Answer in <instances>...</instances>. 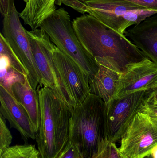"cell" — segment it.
Returning <instances> with one entry per match:
<instances>
[{
	"mask_svg": "<svg viewBox=\"0 0 157 158\" xmlns=\"http://www.w3.org/2000/svg\"><path fill=\"white\" fill-rule=\"evenodd\" d=\"M73 23L78 39L87 51L95 58H112L121 73L130 65L147 58L124 34L89 14L76 18Z\"/></svg>",
	"mask_w": 157,
	"mask_h": 158,
	"instance_id": "obj_1",
	"label": "cell"
},
{
	"mask_svg": "<svg viewBox=\"0 0 157 158\" xmlns=\"http://www.w3.org/2000/svg\"><path fill=\"white\" fill-rule=\"evenodd\" d=\"M37 93L41 123L36 140L41 158H57L69 141V124L73 108L56 93L41 85Z\"/></svg>",
	"mask_w": 157,
	"mask_h": 158,
	"instance_id": "obj_2",
	"label": "cell"
},
{
	"mask_svg": "<svg viewBox=\"0 0 157 158\" xmlns=\"http://www.w3.org/2000/svg\"><path fill=\"white\" fill-rule=\"evenodd\" d=\"M107 104L90 94L80 105L73 108L69 124V141L84 158H93L106 139Z\"/></svg>",
	"mask_w": 157,
	"mask_h": 158,
	"instance_id": "obj_3",
	"label": "cell"
},
{
	"mask_svg": "<svg viewBox=\"0 0 157 158\" xmlns=\"http://www.w3.org/2000/svg\"><path fill=\"white\" fill-rule=\"evenodd\" d=\"M59 50L77 63L88 76L89 84L99 66L79 40L69 13L63 8L56 9L40 27Z\"/></svg>",
	"mask_w": 157,
	"mask_h": 158,
	"instance_id": "obj_4",
	"label": "cell"
},
{
	"mask_svg": "<svg viewBox=\"0 0 157 158\" xmlns=\"http://www.w3.org/2000/svg\"><path fill=\"white\" fill-rule=\"evenodd\" d=\"M74 10L83 15L88 13L124 35L130 27L157 14L126 0H90L80 4Z\"/></svg>",
	"mask_w": 157,
	"mask_h": 158,
	"instance_id": "obj_5",
	"label": "cell"
},
{
	"mask_svg": "<svg viewBox=\"0 0 157 158\" xmlns=\"http://www.w3.org/2000/svg\"><path fill=\"white\" fill-rule=\"evenodd\" d=\"M36 65L41 76L39 85L49 87L70 107L75 104L56 66L53 56L55 44L41 29L28 31Z\"/></svg>",
	"mask_w": 157,
	"mask_h": 158,
	"instance_id": "obj_6",
	"label": "cell"
},
{
	"mask_svg": "<svg viewBox=\"0 0 157 158\" xmlns=\"http://www.w3.org/2000/svg\"><path fill=\"white\" fill-rule=\"evenodd\" d=\"M157 146V116L142 108L133 116L119 148L124 158H143Z\"/></svg>",
	"mask_w": 157,
	"mask_h": 158,
	"instance_id": "obj_7",
	"label": "cell"
},
{
	"mask_svg": "<svg viewBox=\"0 0 157 158\" xmlns=\"http://www.w3.org/2000/svg\"><path fill=\"white\" fill-rule=\"evenodd\" d=\"M19 15L14 5L9 14L4 17L2 34L26 69L31 87L37 90L41 76L34 60L27 31L22 26Z\"/></svg>",
	"mask_w": 157,
	"mask_h": 158,
	"instance_id": "obj_8",
	"label": "cell"
},
{
	"mask_svg": "<svg viewBox=\"0 0 157 158\" xmlns=\"http://www.w3.org/2000/svg\"><path fill=\"white\" fill-rule=\"evenodd\" d=\"M147 91L141 90L115 98L107 105L106 137L108 141L115 144L120 141L131 119L147 100Z\"/></svg>",
	"mask_w": 157,
	"mask_h": 158,
	"instance_id": "obj_9",
	"label": "cell"
},
{
	"mask_svg": "<svg viewBox=\"0 0 157 158\" xmlns=\"http://www.w3.org/2000/svg\"><path fill=\"white\" fill-rule=\"evenodd\" d=\"M53 56L64 82L73 99L75 106L82 104L90 94L88 76L72 59L55 47Z\"/></svg>",
	"mask_w": 157,
	"mask_h": 158,
	"instance_id": "obj_10",
	"label": "cell"
},
{
	"mask_svg": "<svg viewBox=\"0 0 157 158\" xmlns=\"http://www.w3.org/2000/svg\"><path fill=\"white\" fill-rule=\"evenodd\" d=\"M157 86V64L148 58L135 63L121 73L115 98Z\"/></svg>",
	"mask_w": 157,
	"mask_h": 158,
	"instance_id": "obj_11",
	"label": "cell"
},
{
	"mask_svg": "<svg viewBox=\"0 0 157 158\" xmlns=\"http://www.w3.org/2000/svg\"><path fill=\"white\" fill-rule=\"evenodd\" d=\"M98 71L89 83L90 93L96 95L108 105L117 94L121 73L116 62L111 58H96Z\"/></svg>",
	"mask_w": 157,
	"mask_h": 158,
	"instance_id": "obj_12",
	"label": "cell"
},
{
	"mask_svg": "<svg viewBox=\"0 0 157 158\" xmlns=\"http://www.w3.org/2000/svg\"><path fill=\"white\" fill-rule=\"evenodd\" d=\"M0 114L7 120L11 128L17 130L25 141L36 140L37 132L24 107L0 85Z\"/></svg>",
	"mask_w": 157,
	"mask_h": 158,
	"instance_id": "obj_13",
	"label": "cell"
},
{
	"mask_svg": "<svg viewBox=\"0 0 157 158\" xmlns=\"http://www.w3.org/2000/svg\"><path fill=\"white\" fill-rule=\"evenodd\" d=\"M124 35L147 58L157 64V14L130 27Z\"/></svg>",
	"mask_w": 157,
	"mask_h": 158,
	"instance_id": "obj_14",
	"label": "cell"
},
{
	"mask_svg": "<svg viewBox=\"0 0 157 158\" xmlns=\"http://www.w3.org/2000/svg\"><path fill=\"white\" fill-rule=\"evenodd\" d=\"M13 96L27 112L37 134L41 123L39 101L37 90L29 84L27 77L24 82H17L12 88Z\"/></svg>",
	"mask_w": 157,
	"mask_h": 158,
	"instance_id": "obj_15",
	"label": "cell"
},
{
	"mask_svg": "<svg viewBox=\"0 0 157 158\" xmlns=\"http://www.w3.org/2000/svg\"><path fill=\"white\" fill-rule=\"evenodd\" d=\"M56 0H29L19 16L31 31L40 28L42 22L56 10Z\"/></svg>",
	"mask_w": 157,
	"mask_h": 158,
	"instance_id": "obj_16",
	"label": "cell"
},
{
	"mask_svg": "<svg viewBox=\"0 0 157 158\" xmlns=\"http://www.w3.org/2000/svg\"><path fill=\"white\" fill-rule=\"evenodd\" d=\"M0 85L13 96L12 88L17 82H24L26 76L20 74L10 66L7 58L1 55Z\"/></svg>",
	"mask_w": 157,
	"mask_h": 158,
	"instance_id": "obj_17",
	"label": "cell"
},
{
	"mask_svg": "<svg viewBox=\"0 0 157 158\" xmlns=\"http://www.w3.org/2000/svg\"><path fill=\"white\" fill-rule=\"evenodd\" d=\"M40 154L34 145H16L10 146L0 154V158H40Z\"/></svg>",
	"mask_w": 157,
	"mask_h": 158,
	"instance_id": "obj_18",
	"label": "cell"
},
{
	"mask_svg": "<svg viewBox=\"0 0 157 158\" xmlns=\"http://www.w3.org/2000/svg\"><path fill=\"white\" fill-rule=\"evenodd\" d=\"M0 54L7 58L10 66L22 75L28 77L26 69L13 52L2 33L0 34Z\"/></svg>",
	"mask_w": 157,
	"mask_h": 158,
	"instance_id": "obj_19",
	"label": "cell"
},
{
	"mask_svg": "<svg viewBox=\"0 0 157 158\" xmlns=\"http://www.w3.org/2000/svg\"><path fill=\"white\" fill-rule=\"evenodd\" d=\"M93 158H122L116 144L104 139L99 147L97 152Z\"/></svg>",
	"mask_w": 157,
	"mask_h": 158,
	"instance_id": "obj_20",
	"label": "cell"
},
{
	"mask_svg": "<svg viewBox=\"0 0 157 158\" xmlns=\"http://www.w3.org/2000/svg\"><path fill=\"white\" fill-rule=\"evenodd\" d=\"M12 139L13 137L6 126L5 119L0 114V154L10 147Z\"/></svg>",
	"mask_w": 157,
	"mask_h": 158,
	"instance_id": "obj_21",
	"label": "cell"
},
{
	"mask_svg": "<svg viewBox=\"0 0 157 158\" xmlns=\"http://www.w3.org/2000/svg\"><path fill=\"white\" fill-rule=\"evenodd\" d=\"M57 158H84L78 148L69 141Z\"/></svg>",
	"mask_w": 157,
	"mask_h": 158,
	"instance_id": "obj_22",
	"label": "cell"
},
{
	"mask_svg": "<svg viewBox=\"0 0 157 158\" xmlns=\"http://www.w3.org/2000/svg\"><path fill=\"white\" fill-rule=\"evenodd\" d=\"M90 0H84V2ZM147 10L157 12V0H126Z\"/></svg>",
	"mask_w": 157,
	"mask_h": 158,
	"instance_id": "obj_23",
	"label": "cell"
},
{
	"mask_svg": "<svg viewBox=\"0 0 157 158\" xmlns=\"http://www.w3.org/2000/svg\"><path fill=\"white\" fill-rule=\"evenodd\" d=\"M14 5V0H0V10L3 17L9 14Z\"/></svg>",
	"mask_w": 157,
	"mask_h": 158,
	"instance_id": "obj_24",
	"label": "cell"
},
{
	"mask_svg": "<svg viewBox=\"0 0 157 158\" xmlns=\"http://www.w3.org/2000/svg\"><path fill=\"white\" fill-rule=\"evenodd\" d=\"M143 109L157 116V103L146 101L141 107Z\"/></svg>",
	"mask_w": 157,
	"mask_h": 158,
	"instance_id": "obj_25",
	"label": "cell"
},
{
	"mask_svg": "<svg viewBox=\"0 0 157 158\" xmlns=\"http://www.w3.org/2000/svg\"><path fill=\"white\" fill-rule=\"evenodd\" d=\"M147 99L146 101H157V86L151 90H147Z\"/></svg>",
	"mask_w": 157,
	"mask_h": 158,
	"instance_id": "obj_26",
	"label": "cell"
},
{
	"mask_svg": "<svg viewBox=\"0 0 157 158\" xmlns=\"http://www.w3.org/2000/svg\"><path fill=\"white\" fill-rule=\"evenodd\" d=\"M73 1H75V0H56V4L57 5L61 6L62 4H63L65 5L67 3Z\"/></svg>",
	"mask_w": 157,
	"mask_h": 158,
	"instance_id": "obj_27",
	"label": "cell"
},
{
	"mask_svg": "<svg viewBox=\"0 0 157 158\" xmlns=\"http://www.w3.org/2000/svg\"><path fill=\"white\" fill-rule=\"evenodd\" d=\"M23 1H24V2H25L26 3H27L28 2H29V0H23Z\"/></svg>",
	"mask_w": 157,
	"mask_h": 158,
	"instance_id": "obj_28",
	"label": "cell"
},
{
	"mask_svg": "<svg viewBox=\"0 0 157 158\" xmlns=\"http://www.w3.org/2000/svg\"><path fill=\"white\" fill-rule=\"evenodd\" d=\"M151 102H154V101H151ZM155 102H156V103H157V101H155Z\"/></svg>",
	"mask_w": 157,
	"mask_h": 158,
	"instance_id": "obj_29",
	"label": "cell"
},
{
	"mask_svg": "<svg viewBox=\"0 0 157 158\" xmlns=\"http://www.w3.org/2000/svg\"><path fill=\"white\" fill-rule=\"evenodd\" d=\"M147 158L146 157H144V158Z\"/></svg>",
	"mask_w": 157,
	"mask_h": 158,
	"instance_id": "obj_30",
	"label": "cell"
},
{
	"mask_svg": "<svg viewBox=\"0 0 157 158\" xmlns=\"http://www.w3.org/2000/svg\"><path fill=\"white\" fill-rule=\"evenodd\" d=\"M122 158H124L123 157H122Z\"/></svg>",
	"mask_w": 157,
	"mask_h": 158,
	"instance_id": "obj_31",
	"label": "cell"
}]
</instances>
